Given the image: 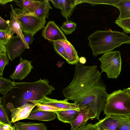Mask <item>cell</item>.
I'll use <instances>...</instances> for the list:
<instances>
[{
	"label": "cell",
	"mask_w": 130,
	"mask_h": 130,
	"mask_svg": "<svg viewBox=\"0 0 130 130\" xmlns=\"http://www.w3.org/2000/svg\"><path fill=\"white\" fill-rule=\"evenodd\" d=\"M13 35L10 30H0V42L6 45Z\"/></svg>",
	"instance_id": "28"
},
{
	"label": "cell",
	"mask_w": 130,
	"mask_h": 130,
	"mask_svg": "<svg viewBox=\"0 0 130 130\" xmlns=\"http://www.w3.org/2000/svg\"><path fill=\"white\" fill-rule=\"evenodd\" d=\"M36 105V108L39 110H43L46 111L55 112L61 110L55 108L51 106H50L44 104H34Z\"/></svg>",
	"instance_id": "31"
},
{
	"label": "cell",
	"mask_w": 130,
	"mask_h": 130,
	"mask_svg": "<svg viewBox=\"0 0 130 130\" xmlns=\"http://www.w3.org/2000/svg\"><path fill=\"white\" fill-rule=\"evenodd\" d=\"M50 0H45L38 8L34 13L38 17L42 19L48 18L50 9H52L49 1Z\"/></svg>",
	"instance_id": "22"
},
{
	"label": "cell",
	"mask_w": 130,
	"mask_h": 130,
	"mask_svg": "<svg viewBox=\"0 0 130 130\" xmlns=\"http://www.w3.org/2000/svg\"><path fill=\"white\" fill-rule=\"evenodd\" d=\"M79 111L76 119L70 124L71 126V130L85 126L87 124L89 119L96 118L95 113L87 107L79 108Z\"/></svg>",
	"instance_id": "12"
},
{
	"label": "cell",
	"mask_w": 130,
	"mask_h": 130,
	"mask_svg": "<svg viewBox=\"0 0 130 130\" xmlns=\"http://www.w3.org/2000/svg\"><path fill=\"white\" fill-rule=\"evenodd\" d=\"M22 31L34 36L45 27L46 19H42L34 13H32L20 8L14 9Z\"/></svg>",
	"instance_id": "5"
},
{
	"label": "cell",
	"mask_w": 130,
	"mask_h": 130,
	"mask_svg": "<svg viewBox=\"0 0 130 130\" xmlns=\"http://www.w3.org/2000/svg\"><path fill=\"white\" fill-rule=\"evenodd\" d=\"M9 21H6L0 17V30H10Z\"/></svg>",
	"instance_id": "33"
},
{
	"label": "cell",
	"mask_w": 130,
	"mask_h": 130,
	"mask_svg": "<svg viewBox=\"0 0 130 130\" xmlns=\"http://www.w3.org/2000/svg\"><path fill=\"white\" fill-rule=\"evenodd\" d=\"M96 130H102L101 129L98 127Z\"/></svg>",
	"instance_id": "42"
},
{
	"label": "cell",
	"mask_w": 130,
	"mask_h": 130,
	"mask_svg": "<svg viewBox=\"0 0 130 130\" xmlns=\"http://www.w3.org/2000/svg\"><path fill=\"white\" fill-rule=\"evenodd\" d=\"M117 8L120 13L117 20H121L130 18V1L120 0L113 5Z\"/></svg>",
	"instance_id": "21"
},
{
	"label": "cell",
	"mask_w": 130,
	"mask_h": 130,
	"mask_svg": "<svg viewBox=\"0 0 130 130\" xmlns=\"http://www.w3.org/2000/svg\"><path fill=\"white\" fill-rule=\"evenodd\" d=\"M54 7L57 9H60L62 4V0H51Z\"/></svg>",
	"instance_id": "37"
},
{
	"label": "cell",
	"mask_w": 130,
	"mask_h": 130,
	"mask_svg": "<svg viewBox=\"0 0 130 130\" xmlns=\"http://www.w3.org/2000/svg\"><path fill=\"white\" fill-rule=\"evenodd\" d=\"M68 101L66 99L59 100L44 96L39 100L31 101L30 102L33 104L46 105L61 110L75 109L79 111V108L76 104L69 103Z\"/></svg>",
	"instance_id": "7"
},
{
	"label": "cell",
	"mask_w": 130,
	"mask_h": 130,
	"mask_svg": "<svg viewBox=\"0 0 130 130\" xmlns=\"http://www.w3.org/2000/svg\"><path fill=\"white\" fill-rule=\"evenodd\" d=\"M17 5L21 9L28 12L34 13L38 8L43 3L44 0H14Z\"/></svg>",
	"instance_id": "17"
},
{
	"label": "cell",
	"mask_w": 130,
	"mask_h": 130,
	"mask_svg": "<svg viewBox=\"0 0 130 130\" xmlns=\"http://www.w3.org/2000/svg\"><path fill=\"white\" fill-rule=\"evenodd\" d=\"M7 52L6 46L0 42V54H6Z\"/></svg>",
	"instance_id": "38"
},
{
	"label": "cell",
	"mask_w": 130,
	"mask_h": 130,
	"mask_svg": "<svg viewBox=\"0 0 130 130\" xmlns=\"http://www.w3.org/2000/svg\"><path fill=\"white\" fill-rule=\"evenodd\" d=\"M33 68L31 61L23 59L20 56V62L10 77L13 80H22L29 75Z\"/></svg>",
	"instance_id": "11"
},
{
	"label": "cell",
	"mask_w": 130,
	"mask_h": 130,
	"mask_svg": "<svg viewBox=\"0 0 130 130\" xmlns=\"http://www.w3.org/2000/svg\"><path fill=\"white\" fill-rule=\"evenodd\" d=\"M99 122L93 124L89 123L85 126L73 130H96L99 127Z\"/></svg>",
	"instance_id": "32"
},
{
	"label": "cell",
	"mask_w": 130,
	"mask_h": 130,
	"mask_svg": "<svg viewBox=\"0 0 130 130\" xmlns=\"http://www.w3.org/2000/svg\"><path fill=\"white\" fill-rule=\"evenodd\" d=\"M2 98L0 97V122L11 125L5 106L2 104Z\"/></svg>",
	"instance_id": "26"
},
{
	"label": "cell",
	"mask_w": 130,
	"mask_h": 130,
	"mask_svg": "<svg viewBox=\"0 0 130 130\" xmlns=\"http://www.w3.org/2000/svg\"><path fill=\"white\" fill-rule=\"evenodd\" d=\"M16 130H47L43 123L18 122L14 124Z\"/></svg>",
	"instance_id": "19"
},
{
	"label": "cell",
	"mask_w": 130,
	"mask_h": 130,
	"mask_svg": "<svg viewBox=\"0 0 130 130\" xmlns=\"http://www.w3.org/2000/svg\"><path fill=\"white\" fill-rule=\"evenodd\" d=\"M117 130H130V117Z\"/></svg>",
	"instance_id": "35"
},
{
	"label": "cell",
	"mask_w": 130,
	"mask_h": 130,
	"mask_svg": "<svg viewBox=\"0 0 130 130\" xmlns=\"http://www.w3.org/2000/svg\"><path fill=\"white\" fill-rule=\"evenodd\" d=\"M49 83L48 79L41 78L34 82H15L14 87L2 97L3 105L10 110L51 95L55 89Z\"/></svg>",
	"instance_id": "2"
},
{
	"label": "cell",
	"mask_w": 130,
	"mask_h": 130,
	"mask_svg": "<svg viewBox=\"0 0 130 130\" xmlns=\"http://www.w3.org/2000/svg\"><path fill=\"white\" fill-rule=\"evenodd\" d=\"M55 51L63 58L67 62L68 58L67 55L64 45L62 40L52 42Z\"/></svg>",
	"instance_id": "24"
},
{
	"label": "cell",
	"mask_w": 130,
	"mask_h": 130,
	"mask_svg": "<svg viewBox=\"0 0 130 130\" xmlns=\"http://www.w3.org/2000/svg\"><path fill=\"white\" fill-rule=\"evenodd\" d=\"M6 45L7 56L11 61L20 56L26 48L21 39L17 35L12 37Z\"/></svg>",
	"instance_id": "10"
},
{
	"label": "cell",
	"mask_w": 130,
	"mask_h": 130,
	"mask_svg": "<svg viewBox=\"0 0 130 130\" xmlns=\"http://www.w3.org/2000/svg\"><path fill=\"white\" fill-rule=\"evenodd\" d=\"M15 82L0 76V93L5 95L14 86Z\"/></svg>",
	"instance_id": "23"
},
{
	"label": "cell",
	"mask_w": 130,
	"mask_h": 130,
	"mask_svg": "<svg viewBox=\"0 0 130 130\" xmlns=\"http://www.w3.org/2000/svg\"><path fill=\"white\" fill-rule=\"evenodd\" d=\"M23 36L25 41L29 45L33 43L34 40V35L29 33H24Z\"/></svg>",
	"instance_id": "34"
},
{
	"label": "cell",
	"mask_w": 130,
	"mask_h": 130,
	"mask_svg": "<svg viewBox=\"0 0 130 130\" xmlns=\"http://www.w3.org/2000/svg\"><path fill=\"white\" fill-rule=\"evenodd\" d=\"M79 61L80 63L82 64H84L86 63V60L85 58L84 57H82L79 58Z\"/></svg>",
	"instance_id": "40"
},
{
	"label": "cell",
	"mask_w": 130,
	"mask_h": 130,
	"mask_svg": "<svg viewBox=\"0 0 130 130\" xmlns=\"http://www.w3.org/2000/svg\"><path fill=\"white\" fill-rule=\"evenodd\" d=\"M62 41L68 58L67 62L72 65L76 64L78 63L79 59L77 52L73 45L68 40H62Z\"/></svg>",
	"instance_id": "18"
},
{
	"label": "cell",
	"mask_w": 130,
	"mask_h": 130,
	"mask_svg": "<svg viewBox=\"0 0 130 130\" xmlns=\"http://www.w3.org/2000/svg\"><path fill=\"white\" fill-rule=\"evenodd\" d=\"M14 0H0V4L1 5L4 6L6 5V4L9 3L11 2Z\"/></svg>",
	"instance_id": "39"
},
{
	"label": "cell",
	"mask_w": 130,
	"mask_h": 130,
	"mask_svg": "<svg viewBox=\"0 0 130 130\" xmlns=\"http://www.w3.org/2000/svg\"><path fill=\"white\" fill-rule=\"evenodd\" d=\"M12 12H10V30L13 35L16 34L21 39L25 44L26 48H29V45L25 40L21 29V25L19 22L13 6L11 5Z\"/></svg>",
	"instance_id": "14"
},
{
	"label": "cell",
	"mask_w": 130,
	"mask_h": 130,
	"mask_svg": "<svg viewBox=\"0 0 130 130\" xmlns=\"http://www.w3.org/2000/svg\"><path fill=\"white\" fill-rule=\"evenodd\" d=\"M78 4V0H62V6L60 9L62 16L67 20L70 18Z\"/></svg>",
	"instance_id": "20"
},
{
	"label": "cell",
	"mask_w": 130,
	"mask_h": 130,
	"mask_svg": "<svg viewBox=\"0 0 130 130\" xmlns=\"http://www.w3.org/2000/svg\"><path fill=\"white\" fill-rule=\"evenodd\" d=\"M9 61L6 54H0V76H3L4 69L8 64Z\"/></svg>",
	"instance_id": "30"
},
{
	"label": "cell",
	"mask_w": 130,
	"mask_h": 130,
	"mask_svg": "<svg viewBox=\"0 0 130 130\" xmlns=\"http://www.w3.org/2000/svg\"><path fill=\"white\" fill-rule=\"evenodd\" d=\"M56 117V114L54 112L39 110L35 108L32 109L26 119L49 121L55 119Z\"/></svg>",
	"instance_id": "15"
},
{
	"label": "cell",
	"mask_w": 130,
	"mask_h": 130,
	"mask_svg": "<svg viewBox=\"0 0 130 130\" xmlns=\"http://www.w3.org/2000/svg\"><path fill=\"white\" fill-rule=\"evenodd\" d=\"M88 39L89 45L95 57L111 51L123 44L130 43V37L128 35L110 29L96 30L90 34Z\"/></svg>",
	"instance_id": "3"
},
{
	"label": "cell",
	"mask_w": 130,
	"mask_h": 130,
	"mask_svg": "<svg viewBox=\"0 0 130 130\" xmlns=\"http://www.w3.org/2000/svg\"><path fill=\"white\" fill-rule=\"evenodd\" d=\"M101 129L102 130H107L106 129Z\"/></svg>",
	"instance_id": "43"
},
{
	"label": "cell",
	"mask_w": 130,
	"mask_h": 130,
	"mask_svg": "<svg viewBox=\"0 0 130 130\" xmlns=\"http://www.w3.org/2000/svg\"><path fill=\"white\" fill-rule=\"evenodd\" d=\"M0 130H14V126L9 124H6L0 122Z\"/></svg>",
	"instance_id": "36"
},
{
	"label": "cell",
	"mask_w": 130,
	"mask_h": 130,
	"mask_svg": "<svg viewBox=\"0 0 130 130\" xmlns=\"http://www.w3.org/2000/svg\"><path fill=\"white\" fill-rule=\"evenodd\" d=\"M120 0H79V3L86 2L91 4L92 6L98 4H105L113 6L115 4L119 2Z\"/></svg>",
	"instance_id": "29"
},
{
	"label": "cell",
	"mask_w": 130,
	"mask_h": 130,
	"mask_svg": "<svg viewBox=\"0 0 130 130\" xmlns=\"http://www.w3.org/2000/svg\"><path fill=\"white\" fill-rule=\"evenodd\" d=\"M103 110L106 115L130 117V96L121 89L108 94Z\"/></svg>",
	"instance_id": "4"
},
{
	"label": "cell",
	"mask_w": 130,
	"mask_h": 130,
	"mask_svg": "<svg viewBox=\"0 0 130 130\" xmlns=\"http://www.w3.org/2000/svg\"><path fill=\"white\" fill-rule=\"evenodd\" d=\"M79 111L75 109L59 110L55 112L60 121L65 123H70L77 118Z\"/></svg>",
	"instance_id": "16"
},
{
	"label": "cell",
	"mask_w": 130,
	"mask_h": 130,
	"mask_svg": "<svg viewBox=\"0 0 130 130\" xmlns=\"http://www.w3.org/2000/svg\"><path fill=\"white\" fill-rule=\"evenodd\" d=\"M77 27L76 23L71 20H67L62 24L60 28L66 35L72 33L75 30Z\"/></svg>",
	"instance_id": "25"
},
{
	"label": "cell",
	"mask_w": 130,
	"mask_h": 130,
	"mask_svg": "<svg viewBox=\"0 0 130 130\" xmlns=\"http://www.w3.org/2000/svg\"><path fill=\"white\" fill-rule=\"evenodd\" d=\"M130 117L115 115H106L104 119L99 121V127L101 129L117 130Z\"/></svg>",
	"instance_id": "9"
},
{
	"label": "cell",
	"mask_w": 130,
	"mask_h": 130,
	"mask_svg": "<svg viewBox=\"0 0 130 130\" xmlns=\"http://www.w3.org/2000/svg\"><path fill=\"white\" fill-rule=\"evenodd\" d=\"M35 104L28 103L10 110L11 114V123H14L19 120L26 119L35 107Z\"/></svg>",
	"instance_id": "13"
},
{
	"label": "cell",
	"mask_w": 130,
	"mask_h": 130,
	"mask_svg": "<svg viewBox=\"0 0 130 130\" xmlns=\"http://www.w3.org/2000/svg\"><path fill=\"white\" fill-rule=\"evenodd\" d=\"M42 36L46 40L52 42L58 40H67L61 29L54 21H50L44 27Z\"/></svg>",
	"instance_id": "8"
},
{
	"label": "cell",
	"mask_w": 130,
	"mask_h": 130,
	"mask_svg": "<svg viewBox=\"0 0 130 130\" xmlns=\"http://www.w3.org/2000/svg\"><path fill=\"white\" fill-rule=\"evenodd\" d=\"M62 93L65 99L73 101L79 108L88 107L100 120L108 94L96 66H85L79 62L76 64L73 78Z\"/></svg>",
	"instance_id": "1"
},
{
	"label": "cell",
	"mask_w": 130,
	"mask_h": 130,
	"mask_svg": "<svg viewBox=\"0 0 130 130\" xmlns=\"http://www.w3.org/2000/svg\"><path fill=\"white\" fill-rule=\"evenodd\" d=\"M123 90L125 91L130 96V87L126 88L123 89Z\"/></svg>",
	"instance_id": "41"
},
{
	"label": "cell",
	"mask_w": 130,
	"mask_h": 130,
	"mask_svg": "<svg viewBox=\"0 0 130 130\" xmlns=\"http://www.w3.org/2000/svg\"><path fill=\"white\" fill-rule=\"evenodd\" d=\"M16 130V129H15V130Z\"/></svg>",
	"instance_id": "44"
},
{
	"label": "cell",
	"mask_w": 130,
	"mask_h": 130,
	"mask_svg": "<svg viewBox=\"0 0 130 130\" xmlns=\"http://www.w3.org/2000/svg\"><path fill=\"white\" fill-rule=\"evenodd\" d=\"M115 23L121 27L125 33H130V18L121 20L117 19Z\"/></svg>",
	"instance_id": "27"
},
{
	"label": "cell",
	"mask_w": 130,
	"mask_h": 130,
	"mask_svg": "<svg viewBox=\"0 0 130 130\" xmlns=\"http://www.w3.org/2000/svg\"><path fill=\"white\" fill-rule=\"evenodd\" d=\"M99 59L101 63L102 72L105 73L108 78L116 79L119 76L122 64L120 51H111L105 53Z\"/></svg>",
	"instance_id": "6"
}]
</instances>
